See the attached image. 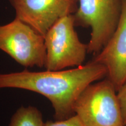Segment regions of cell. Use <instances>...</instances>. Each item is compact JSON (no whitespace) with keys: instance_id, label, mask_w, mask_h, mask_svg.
<instances>
[{"instance_id":"obj_1","label":"cell","mask_w":126,"mask_h":126,"mask_svg":"<svg viewBox=\"0 0 126 126\" xmlns=\"http://www.w3.org/2000/svg\"><path fill=\"white\" fill-rule=\"evenodd\" d=\"M106 67L91 61L69 70L0 73V89L16 88L37 93L51 102L56 120L75 115L74 106L85 89L107 77Z\"/></svg>"},{"instance_id":"obj_2","label":"cell","mask_w":126,"mask_h":126,"mask_svg":"<svg viewBox=\"0 0 126 126\" xmlns=\"http://www.w3.org/2000/svg\"><path fill=\"white\" fill-rule=\"evenodd\" d=\"M74 111L84 126H124L117 91L107 78L85 89L75 102Z\"/></svg>"},{"instance_id":"obj_3","label":"cell","mask_w":126,"mask_h":126,"mask_svg":"<svg viewBox=\"0 0 126 126\" xmlns=\"http://www.w3.org/2000/svg\"><path fill=\"white\" fill-rule=\"evenodd\" d=\"M73 15L58 20L44 36L46 57V70L58 71L82 65L87 45L82 43L75 30Z\"/></svg>"},{"instance_id":"obj_4","label":"cell","mask_w":126,"mask_h":126,"mask_svg":"<svg viewBox=\"0 0 126 126\" xmlns=\"http://www.w3.org/2000/svg\"><path fill=\"white\" fill-rule=\"evenodd\" d=\"M120 0H79L73 14L75 26L91 28L88 53L96 55L114 33L122 11Z\"/></svg>"},{"instance_id":"obj_5","label":"cell","mask_w":126,"mask_h":126,"mask_svg":"<svg viewBox=\"0 0 126 126\" xmlns=\"http://www.w3.org/2000/svg\"><path fill=\"white\" fill-rule=\"evenodd\" d=\"M0 50L26 68L45 67L44 36L17 18L0 25Z\"/></svg>"},{"instance_id":"obj_6","label":"cell","mask_w":126,"mask_h":126,"mask_svg":"<svg viewBox=\"0 0 126 126\" xmlns=\"http://www.w3.org/2000/svg\"><path fill=\"white\" fill-rule=\"evenodd\" d=\"M15 18L45 36L48 30L65 16L76 12L79 0H9Z\"/></svg>"},{"instance_id":"obj_7","label":"cell","mask_w":126,"mask_h":126,"mask_svg":"<svg viewBox=\"0 0 126 126\" xmlns=\"http://www.w3.org/2000/svg\"><path fill=\"white\" fill-rule=\"evenodd\" d=\"M92 61L106 67V78L117 92L126 82V0L122 1L120 16L114 33Z\"/></svg>"},{"instance_id":"obj_8","label":"cell","mask_w":126,"mask_h":126,"mask_svg":"<svg viewBox=\"0 0 126 126\" xmlns=\"http://www.w3.org/2000/svg\"><path fill=\"white\" fill-rule=\"evenodd\" d=\"M42 113L36 107L21 106L14 113L9 126H44Z\"/></svg>"},{"instance_id":"obj_9","label":"cell","mask_w":126,"mask_h":126,"mask_svg":"<svg viewBox=\"0 0 126 126\" xmlns=\"http://www.w3.org/2000/svg\"><path fill=\"white\" fill-rule=\"evenodd\" d=\"M44 126H84L81 120L77 115L75 114L72 117L61 120L47 121Z\"/></svg>"},{"instance_id":"obj_10","label":"cell","mask_w":126,"mask_h":126,"mask_svg":"<svg viewBox=\"0 0 126 126\" xmlns=\"http://www.w3.org/2000/svg\"><path fill=\"white\" fill-rule=\"evenodd\" d=\"M117 97L124 126H126V82L117 92Z\"/></svg>"}]
</instances>
